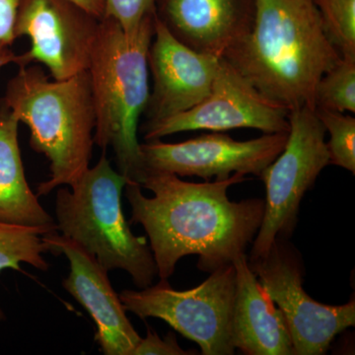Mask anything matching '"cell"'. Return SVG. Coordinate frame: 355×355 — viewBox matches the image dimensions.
Here are the masks:
<instances>
[{
	"label": "cell",
	"instance_id": "7a4b0ae2",
	"mask_svg": "<svg viewBox=\"0 0 355 355\" xmlns=\"http://www.w3.org/2000/svg\"><path fill=\"white\" fill-rule=\"evenodd\" d=\"M342 58L313 0H254L251 31L224 58L287 109H315L320 79Z\"/></svg>",
	"mask_w": 355,
	"mask_h": 355
},
{
	"label": "cell",
	"instance_id": "d4e9b609",
	"mask_svg": "<svg viewBox=\"0 0 355 355\" xmlns=\"http://www.w3.org/2000/svg\"><path fill=\"white\" fill-rule=\"evenodd\" d=\"M4 319V314L3 312H2V310L0 309V320Z\"/></svg>",
	"mask_w": 355,
	"mask_h": 355
},
{
	"label": "cell",
	"instance_id": "603a6c76",
	"mask_svg": "<svg viewBox=\"0 0 355 355\" xmlns=\"http://www.w3.org/2000/svg\"><path fill=\"white\" fill-rule=\"evenodd\" d=\"M187 355L197 354L182 349L178 343L177 338L172 331L168 333L165 338H161L155 331L148 329L146 338L140 340L139 345L133 350L132 355Z\"/></svg>",
	"mask_w": 355,
	"mask_h": 355
},
{
	"label": "cell",
	"instance_id": "7c38bea8",
	"mask_svg": "<svg viewBox=\"0 0 355 355\" xmlns=\"http://www.w3.org/2000/svg\"><path fill=\"white\" fill-rule=\"evenodd\" d=\"M49 253L64 254L70 272L62 282L65 291L83 306L96 324L95 340L105 355H132L141 336L127 316L120 295L92 254L80 245L55 232L43 235Z\"/></svg>",
	"mask_w": 355,
	"mask_h": 355
},
{
	"label": "cell",
	"instance_id": "277c9868",
	"mask_svg": "<svg viewBox=\"0 0 355 355\" xmlns=\"http://www.w3.org/2000/svg\"><path fill=\"white\" fill-rule=\"evenodd\" d=\"M153 34L154 13L133 37L105 16L87 69L95 112L94 144L104 151L111 147L118 171L139 184L144 166L137 132L150 95L148 51Z\"/></svg>",
	"mask_w": 355,
	"mask_h": 355
},
{
	"label": "cell",
	"instance_id": "e0dca14e",
	"mask_svg": "<svg viewBox=\"0 0 355 355\" xmlns=\"http://www.w3.org/2000/svg\"><path fill=\"white\" fill-rule=\"evenodd\" d=\"M48 233L51 232L44 228L0 221V272L6 268L21 270V263L46 272L49 263L44 254L49 253V249L43 235Z\"/></svg>",
	"mask_w": 355,
	"mask_h": 355
},
{
	"label": "cell",
	"instance_id": "3957f363",
	"mask_svg": "<svg viewBox=\"0 0 355 355\" xmlns=\"http://www.w3.org/2000/svg\"><path fill=\"white\" fill-rule=\"evenodd\" d=\"M3 108L29 128L30 146L50 162L38 197L73 186L90 168L95 112L87 70L55 80L38 65L21 67L7 83Z\"/></svg>",
	"mask_w": 355,
	"mask_h": 355
},
{
	"label": "cell",
	"instance_id": "2e32d148",
	"mask_svg": "<svg viewBox=\"0 0 355 355\" xmlns=\"http://www.w3.org/2000/svg\"><path fill=\"white\" fill-rule=\"evenodd\" d=\"M18 127L19 121L12 114L0 110V221L55 232V219L42 207L26 179Z\"/></svg>",
	"mask_w": 355,
	"mask_h": 355
},
{
	"label": "cell",
	"instance_id": "8fae6325",
	"mask_svg": "<svg viewBox=\"0 0 355 355\" xmlns=\"http://www.w3.org/2000/svg\"><path fill=\"white\" fill-rule=\"evenodd\" d=\"M287 135L263 133L259 139L238 141L214 132L178 144L160 139L140 144L144 173L167 172L179 177L224 180L235 173L260 177L284 150ZM144 175V174H142Z\"/></svg>",
	"mask_w": 355,
	"mask_h": 355
},
{
	"label": "cell",
	"instance_id": "30bf717a",
	"mask_svg": "<svg viewBox=\"0 0 355 355\" xmlns=\"http://www.w3.org/2000/svg\"><path fill=\"white\" fill-rule=\"evenodd\" d=\"M291 110L268 99L221 58L209 94L197 106L171 118L141 127L146 141L174 133L210 130L219 132L254 128L263 133L289 132Z\"/></svg>",
	"mask_w": 355,
	"mask_h": 355
},
{
	"label": "cell",
	"instance_id": "484cf974",
	"mask_svg": "<svg viewBox=\"0 0 355 355\" xmlns=\"http://www.w3.org/2000/svg\"><path fill=\"white\" fill-rule=\"evenodd\" d=\"M3 67H4V65L0 64V70H1L2 69H3Z\"/></svg>",
	"mask_w": 355,
	"mask_h": 355
},
{
	"label": "cell",
	"instance_id": "6da1fadb",
	"mask_svg": "<svg viewBox=\"0 0 355 355\" xmlns=\"http://www.w3.org/2000/svg\"><path fill=\"white\" fill-rule=\"evenodd\" d=\"M245 175L191 183L167 172H144L125 184L132 221L146 230L160 279L174 273L178 261L198 256V266L212 272L245 254L263 222L265 200L231 202L227 191Z\"/></svg>",
	"mask_w": 355,
	"mask_h": 355
},
{
	"label": "cell",
	"instance_id": "ba28073f",
	"mask_svg": "<svg viewBox=\"0 0 355 355\" xmlns=\"http://www.w3.org/2000/svg\"><path fill=\"white\" fill-rule=\"evenodd\" d=\"M261 287L286 317L295 355H322L338 334L355 326V301L317 302L303 287L302 260L284 238H277L263 257L249 260Z\"/></svg>",
	"mask_w": 355,
	"mask_h": 355
},
{
	"label": "cell",
	"instance_id": "cb8c5ba5",
	"mask_svg": "<svg viewBox=\"0 0 355 355\" xmlns=\"http://www.w3.org/2000/svg\"><path fill=\"white\" fill-rule=\"evenodd\" d=\"M69 1L81 7L84 10L92 14L99 19H103L105 17L106 0H69Z\"/></svg>",
	"mask_w": 355,
	"mask_h": 355
},
{
	"label": "cell",
	"instance_id": "7402d4cb",
	"mask_svg": "<svg viewBox=\"0 0 355 355\" xmlns=\"http://www.w3.org/2000/svg\"><path fill=\"white\" fill-rule=\"evenodd\" d=\"M21 0H0V64H12L15 55L10 51L15 34L16 18Z\"/></svg>",
	"mask_w": 355,
	"mask_h": 355
},
{
	"label": "cell",
	"instance_id": "9a60e30c",
	"mask_svg": "<svg viewBox=\"0 0 355 355\" xmlns=\"http://www.w3.org/2000/svg\"><path fill=\"white\" fill-rule=\"evenodd\" d=\"M236 289L232 343L249 355H295L286 317L261 287L242 254L233 261Z\"/></svg>",
	"mask_w": 355,
	"mask_h": 355
},
{
	"label": "cell",
	"instance_id": "9c48e42d",
	"mask_svg": "<svg viewBox=\"0 0 355 355\" xmlns=\"http://www.w3.org/2000/svg\"><path fill=\"white\" fill-rule=\"evenodd\" d=\"M100 21L69 0H21L15 34L27 37L30 48L12 64H43L55 80L86 71Z\"/></svg>",
	"mask_w": 355,
	"mask_h": 355
},
{
	"label": "cell",
	"instance_id": "52a82bcc",
	"mask_svg": "<svg viewBox=\"0 0 355 355\" xmlns=\"http://www.w3.org/2000/svg\"><path fill=\"white\" fill-rule=\"evenodd\" d=\"M289 125L284 150L260 176L266 189L265 214L249 260L265 256L277 238L284 239L292 234L301 200L330 164L326 128L315 109L291 110Z\"/></svg>",
	"mask_w": 355,
	"mask_h": 355
},
{
	"label": "cell",
	"instance_id": "44dd1931",
	"mask_svg": "<svg viewBox=\"0 0 355 355\" xmlns=\"http://www.w3.org/2000/svg\"><path fill=\"white\" fill-rule=\"evenodd\" d=\"M155 11V0H106L105 16L113 18L128 37H133Z\"/></svg>",
	"mask_w": 355,
	"mask_h": 355
},
{
	"label": "cell",
	"instance_id": "ac0fdd59",
	"mask_svg": "<svg viewBox=\"0 0 355 355\" xmlns=\"http://www.w3.org/2000/svg\"><path fill=\"white\" fill-rule=\"evenodd\" d=\"M315 109L355 113V58L342 57L322 76L315 93Z\"/></svg>",
	"mask_w": 355,
	"mask_h": 355
},
{
	"label": "cell",
	"instance_id": "5b68a950",
	"mask_svg": "<svg viewBox=\"0 0 355 355\" xmlns=\"http://www.w3.org/2000/svg\"><path fill=\"white\" fill-rule=\"evenodd\" d=\"M128 179L103 153L73 186L60 187L55 197L58 232L80 245L108 272L123 270L139 288L153 286L157 266L146 238L130 230L121 195Z\"/></svg>",
	"mask_w": 355,
	"mask_h": 355
},
{
	"label": "cell",
	"instance_id": "8992f818",
	"mask_svg": "<svg viewBox=\"0 0 355 355\" xmlns=\"http://www.w3.org/2000/svg\"><path fill=\"white\" fill-rule=\"evenodd\" d=\"M236 289L234 263L210 272L189 291H175L168 279L140 291L125 289L120 298L125 310L141 320L157 318L190 338L203 355H232V315Z\"/></svg>",
	"mask_w": 355,
	"mask_h": 355
},
{
	"label": "cell",
	"instance_id": "5bb4252c",
	"mask_svg": "<svg viewBox=\"0 0 355 355\" xmlns=\"http://www.w3.org/2000/svg\"><path fill=\"white\" fill-rule=\"evenodd\" d=\"M155 15L191 50L224 58L251 31L254 0H155Z\"/></svg>",
	"mask_w": 355,
	"mask_h": 355
},
{
	"label": "cell",
	"instance_id": "d6986e66",
	"mask_svg": "<svg viewBox=\"0 0 355 355\" xmlns=\"http://www.w3.org/2000/svg\"><path fill=\"white\" fill-rule=\"evenodd\" d=\"M324 32L342 57L355 58V0H313Z\"/></svg>",
	"mask_w": 355,
	"mask_h": 355
},
{
	"label": "cell",
	"instance_id": "4fadbf2b",
	"mask_svg": "<svg viewBox=\"0 0 355 355\" xmlns=\"http://www.w3.org/2000/svg\"><path fill=\"white\" fill-rule=\"evenodd\" d=\"M220 60L178 41L154 12V34L148 51L153 87L144 111V125L197 106L209 94Z\"/></svg>",
	"mask_w": 355,
	"mask_h": 355
},
{
	"label": "cell",
	"instance_id": "ffe728a7",
	"mask_svg": "<svg viewBox=\"0 0 355 355\" xmlns=\"http://www.w3.org/2000/svg\"><path fill=\"white\" fill-rule=\"evenodd\" d=\"M315 112L330 135V140L327 142L330 164L342 167L354 175L355 119L330 110L315 109Z\"/></svg>",
	"mask_w": 355,
	"mask_h": 355
}]
</instances>
